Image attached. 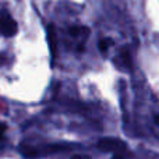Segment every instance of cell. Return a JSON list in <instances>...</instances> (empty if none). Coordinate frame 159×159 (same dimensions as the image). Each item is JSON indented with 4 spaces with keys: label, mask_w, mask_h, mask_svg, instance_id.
Wrapping results in <instances>:
<instances>
[{
    "label": "cell",
    "mask_w": 159,
    "mask_h": 159,
    "mask_svg": "<svg viewBox=\"0 0 159 159\" xmlns=\"http://www.w3.org/2000/svg\"><path fill=\"white\" fill-rule=\"evenodd\" d=\"M17 22L7 11H0V32L6 36H11L17 32Z\"/></svg>",
    "instance_id": "obj_1"
},
{
    "label": "cell",
    "mask_w": 159,
    "mask_h": 159,
    "mask_svg": "<svg viewBox=\"0 0 159 159\" xmlns=\"http://www.w3.org/2000/svg\"><path fill=\"white\" fill-rule=\"evenodd\" d=\"M99 46H101V50L106 52V50H107V42L106 41H102L101 43H99Z\"/></svg>",
    "instance_id": "obj_3"
},
{
    "label": "cell",
    "mask_w": 159,
    "mask_h": 159,
    "mask_svg": "<svg viewBox=\"0 0 159 159\" xmlns=\"http://www.w3.org/2000/svg\"><path fill=\"white\" fill-rule=\"evenodd\" d=\"M119 143H120V141L110 140V138L102 140V141H99V148L105 149V151H117V149H123V148H120V147H115L116 144H119Z\"/></svg>",
    "instance_id": "obj_2"
}]
</instances>
